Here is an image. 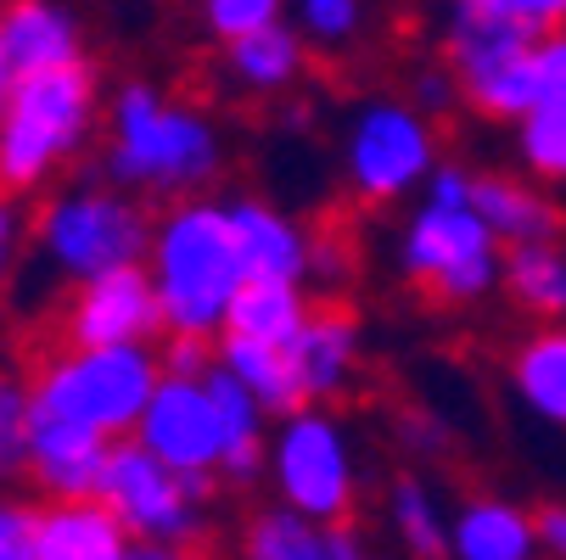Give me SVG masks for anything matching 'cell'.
<instances>
[{
    "label": "cell",
    "instance_id": "obj_1",
    "mask_svg": "<svg viewBox=\"0 0 566 560\" xmlns=\"http://www.w3.org/2000/svg\"><path fill=\"white\" fill-rule=\"evenodd\" d=\"M102 169L124 191L191 197V191H208L219 180L224 135L202 107L169 102L146 78H129L113 96V140H107Z\"/></svg>",
    "mask_w": 566,
    "mask_h": 560
},
{
    "label": "cell",
    "instance_id": "obj_2",
    "mask_svg": "<svg viewBox=\"0 0 566 560\" xmlns=\"http://www.w3.org/2000/svg\"><path fill=\"white\" fill-rule=\"evenodd\" d=\"M146 270H151L157 303H164V331L213 342L224 331V308H230L235 286L248 281L224 202H208L191 191L164 219H151Z\"/></svg>",
    "mask_w": 566,
    "mask_h": 560
},
{
    "label": "cell",
    "instance_id": "obj_3",
    "mask_svg": "<svg viewBox=\"0 0 566 560\" xmlns=\"http://www.w3.org/2000/svg\"><path fill=\"white\" fill-rule=\"evenodd\" d=\"M96 113L102 78L85 56L23 73L0 107V191H40L62 163H73L91 146Z\"/></svg>",
    "mask_w": 566,
    "mask_h": 560
},
{
    "label": "cell",
    "instance_id": "obj_4",
    "mask_svg": "<svg viewBox=\"0 0 566 560\" xmlns=\"http://www.w3.org/2000/svg\"><path fill=\"white\" fill-rule=\"evenodd\" d=\"M157 376L164 359L151 353V342H67L29 376V398L34 415L91 426L102 437H129Z\"/></svg>",
    "mask_w": 566,
    "mask_h": 560
},
{
    "label": "cell",
    "instance_id": "obj_5",
    "mask_svg": "<svg viewBox=\"0 0 566 560\" xmlns=\"http://www.w3.org/2000/svg\"><path fill=\"white\" fill-rule=\"evenodd\" d=\"M213 471H175L135 437H118L102 471V499L129 527V554L169 560L197 549L213 521Z\"/></svg>",
    "mask_w": 566,
    "mask_h": 560
},
{
    "label": "cell",
    "instance_id": "obj_6",
    "mask_svg": "<svg viewBox=\"0 0 566 560\" xmlns=\"http://www.w3.org/2000/svg\"><path fill=\"white\" fill-rule=\"evenodd\" d=\"M40 264L62 281H85L118 264H140L151 247V219L124 186H62L34 219Z\"/></svg>",
    "mask_w": 566,
    "mask_h": 560
},
{
    "label": "cell",
    "instance_id": "obj_7",
    "mask_svg": "<svg viewBox=\"0 0 566 560\" xmlns=\"http://www.w3.org/2000/svg\"><path fill=\"white\" fill-rule=\"evenodd\" d=\"M392 264L410 286L432 292L449 308L482 303L505 275V253L489 219L476 208H438V202H421L416 219L398 230Z\"/></svg>",
    "mask_w": 566,
    "mask_h": 560
},
{
    "label": "cell",
    "instance_id": "obj_8",
    "mask_svg": "<svg viewBox=\"0 0 566 560\" xmlns=\"http://www.w3.org/2000/svg\"><path fill=\"white\" fill-rule=\"evenodd\" d=\"M270 488L314 521H348L359 505V459L348 426L326 404H297L270 432Z\"/></svg>",
    "mask_w": 566,
    "mask_h": 560
},
{
    "label": "cell",
    "instance_id": "obj_9",
    "mask_svg": "<svg viewBox=\"0 0 566 560\" xmlns=\"http://www.w3.org/2000/svg\"><path fill=\"white\" fill-rule=\"evenodd\" d=\"M438 163L432 118L403 96H370L343 124V180L359 202L392 208L416 197Z\"/></svg>",
    "mask_w": 566,
    "mask_h": 560
},
{
    "label": "cell",
    "instance_id": "obj_10",
    "mask_svg": "<svg viewBox=\"0 0 566 560\" xmlns=\"http://www.w3.org/2000/svg\"><path fill=\"white\" fill-rule=\"evenodd\" d=\"M129 437L175 471H213L219 476L224 432H219V410H213V392L202 376H175V370L157 376Z\"/></svg>",
    "mask_w": 566,
    "mask_h": 560
},
{
    "label": "cell",
    "instance_id": "obj_11",
    "mask_svg": "<svg viewBox=\"0 0 566 560\" xmlns=\"http://www.w3.org/2000/svg\"><path fill=\"white\" fill-rule=\"evenodd\" d=\"M157 331H164V303H157L146 258L73 281V297H67V314H62L67 342H85V348H96V342H151Z\"/></svg>",
    "mask_w": 566,
    "mask_h": 560
},
{
    "label": "cell",
    "instance_id": "obj_12",
    "mask_svg": "<svg viewBox=\"0 0 566 560\" xmlns=\"http://www.w3.org/2000/svg\"><path fill=\"white\" fill-rule=\"evenodd\" d=\"M286 353H292V376L303 387V404H332L359 376V353H365L359 319L343 308H314L303 319V331L286 342Z\"/></svg>",
    "mask_w": 566,
    "mask_h": 560
},
{
    "label": "cell",
    "instance_id": "obj_13",
    "mask_svg": "<svg viewBox=\"0 0 566 560\" xmlns=\"http://www.w3.org/2000/svg\"><path fill=\"white\" fill-rule=\"evenodd\" d=\"M34 560H129V527L102 494L45 499L34 510Z\"/></svg>",
    "mask_w": 566,
    "mask_h": 560
},
{
    "label": "cell",
    "instance_id": "obj_14",
    "mask_svg": "<svg viewBox=\"0 0 566 560\" xmlns=\"http://www.w3.org/2000/svg\"><path fill=\"white\" fill-rule=\"evenodd\" d=\"M118 437H102L91 426L34 415V443H29V476L45 499H73V494H102V471Z\"/></svg>",
    "mask_w": 566,
    "mask_h": 560
},
{
    "label": "cell",
    "instance_id": "obj_15",
    "mask_svg": "<svg viewBox=\"0 0 566 560\" xmlns=\"http://www.w3.org/2000/svg\"><path fill=\"white\" fill-rule=\"evenodd\" d=\"M241 554L248 560H365L370 543L348 521H314L292 505H270L241 527Z\"/></svg>",
    "mask_w": 566,
    "mask_h": 560
},
{
    "label": "cell",
    "instance_id": "obj_16",
    "mask_svg": "<svg viewBox=\"0 0 566 560\" xmlns=\"http://www.w3.org/2000/svg\"><path fill=\"white\" fill-rule=\"evenodd\" d=\"M230 235H235V253L248 275H286V281H308V230L281 213L264 197H230Z\"/></svg>",
    "mask_w": 566,
    "mask_h": 560
},
{
    "label": "cell",
    "instance_id": "obj_17",
    "mask_svg": "<svg viewBox=\"0 0 566 560\" xmlns=\"http://www.w3.org/2000/svg\"><path fill=\"white\" fill-rule=\"evenodd\" d=\"M449 554L460 560H533L538 527L533 510L505 494H471L460 510H449Z\"/></svg>",
    "mask_w": 566,
    "mask_h": 560
},
{
    "label": "cell",
    "instance_id": "obj_18",
    "mask_svg": "<svg viewBox=\"0 0 566 560\" xmlns=\"http://www.w3.org/2000/svg\"><path fill=\"white\" fill-rule=\"evenodd\" d=\"M533 45H538V34L527 23H516L500 0H494V7H460V12H449V29H443V62L460 73V85L505 67L511 56H527Z\"/></svg>",
    "mask_w": 566,
    "mask_h": 560
},
{
    "label": "cell",
    "instance_id": "obj_19",
    "mask_svg": "<svg viewBox=\"0 0 566 560\" xmlns=\"http://www.w3.org/2000/svg\"><path fill=\"white\" fill-rule=\"evenodd\" d=\"M224 73L235 78V91H248V96H286L308 73V40L286 18H275L264 29L224 40Z\"/></svg>",
    "mask_w": 566,
    "mask_h": 560
},
{
    "label": "cell",
    "instance_id": "obj_20",
    "mask_svg": "<svg viewBox=\"0 0 566 560\" xmlns=\"http://www.w3.org/2000/svg\"><path fill=\"white\" fill-rule=\"evenodd\" d=\"M511 392L516 404L549 426V432H566V319H544L538 331H527L516 348H511Z\"/></svg>",
    "mask_w": 566,
    "mask_h": 560
},
{
    "label": "cell",
    "instance_id": "obj_21",
    "mask_svg": "<svg viewBox=\"0 0 566 560\" xmlns=\"http://www.w3.org/2000/svg\"><path fill=\"white\" fill-rule=\"evenodd\" d=\"M308 314H314V303H308V281H286V275H248V281L235 286L230 308H224V331L286 348V342L303 331V319H308Z\"/></svg>",
    "mask_w": 566,
    "mask_h": 560
},
{
    "label": "cell",
    "instance_id": "obj_22",
    "mask_svg": "<svg viewBox=\"0 0 566 560\" xmlns=\"http://www.w3.org/2000/svg\"><path fill=\"white\" fill-rule=\"evenodd\" d=\"M471 208L489 219V230L500 235V247L555 242V235H560V208L544 197V180H522V175H476V197H471Z\"/></svg>",
    "mask_w": 566,
    "mask_h": 560
},
{
    "label": "cell",
    "instance_id": "obj_23",
    "mask_svg": "<svg viewBox=\"0 0 566 560\" xmlns=\"http://www.w3.org/2000/svg\"><path fill=\"white\" fill-rule=\"evenodd\" d=\"M0 40H7V51L23 73L85 56L78 18L67 7H56V0H7L0 7Z\"/></svg>",
    "mask_w": 566,
    "mask_h": 560
},
{
    "label": "cell",
    "instance_id": "obj_24",
    "mask_svg": "<svg viewBox=\"0 0 566 560\" xmlns=\"http://www.w3.org/2000/svg\"><path fill=\"white\" fill-rule=\"evenodd\" d=\"M213 359L235 376V381H248L253 398L270 410V415H286L303 404V387L292 376V353L275 348V342H253V337H235V331H219V348Z\"/></svg>",
    "mask_w": 566,
    "mask_h": 560
},
{
    "label": "cell",
    "instance_id": "obj_25",
    "mask_svg": "<svg viewBox=\"0 0 566 560\" xmlns=\"http://www.w3.org/2000/svg\"><path fill=\"white\" fill-rule=\"evenodd\" d=\"M387 532L398 538L403 554H421V560L449 554V510L438 488L421 483V476H398L387 494Z\"/></svg>",
    "mask_w": 566,
    "mask_h": 560
},
{
    "label": "cell",
    "instance_id": "obj_26",
    "mask_svg": "<svg viewBox=\"0 0 566 560\" xmlns=\"http://www.w3.org/2000/svg\"><path fill=\"white\" fill-rule=\"evenodd\" d=\"M500 286L538 319H566V253L555 242H522L505 258Z\"/></svg>",
    "mask_w": 566,
    "mask_h": 560
},
{
    "label": "cell",
    "instance_id": "obj_27",
    "mask_svg": "<svg viewBox=\"0 0 566 560\" xmlns=\"http://www.w3.org/2000/svg\"><path fill=\"white\" fill-rule=\"evenodd\" d=\"M465 102H471L482 118H494V124H522V118L538 107V67H533V51H527V56H511L505 67L482 73V78H471Z\"/></svg>",
    "mask_w": 566,
    "mask_h": 560
},
{
    "label": "cell",
    "instance_id": "obj_28",
    "mask_svg": "<svg viewBox=\"0 0 566 560\" xmlns=\"http://www.w3.org/2000/svg\"><path fill=\"white\" fill-rule=\"evenodd\" d=\"M516 129L522 169L544 186H566V107H533Z\"/></svg>",
    "mask_w": 566,
    "mask_h": 560
},
{
    "label": "cell",
    "instance_id": "obj_29",
    "mask_svg": "<svg viewBox=\"0 0 566 560\" xmlns=\"http://www.w3.org/2000/svg\"><path fill=\"white\" fill-rule=\"evenodd\" d=\"M286 23L308 40V51H348L365 34V0H292Z\"/></svg>",
    "mask_w": 566,
    "mask_h": 560
},
{
    "label": "cell",
    "instance_id": "obj_30",
    "mask_svg": "<svg viewBox=\"0 0 566 560\" xmlns=\"http://www.w3.org/2000/svg\"><path fill=\"white\" fill-rule=\"evenodd\" d=\"M208 392H213V410H219V432H224V448L230 443H259V437H270V410L253 398V387L248 381H235L219 359L208 364Z\"/></svg>",
    "mask_w": 566,
    "mask_h": 560
},
{
    "label": "cell",
    "instance_id": "obj_31",
    "mask_svg": "<svg viewBox=\"0 0 566 560\" xmlns=\"http://www.w3.org/2000/svg\"><path fill=\"white\" fill-rule=\"evenodd\" d=\"M29 443H34L29 381H0V488L29 476Z\"/></svg>",
    "mask_w": 566,
    "mask_h": 560
},
{
    "label": "cell",
    "instance_id": "obj_32",
    "mask_svg": "<svg viewBox=\"0 0 566 560\" xmlns=\"http://www.w3.org/2000/svg\"><path fill=\"white\" fill-rule=\"evenodd\" d=\"M286 7H292V0H197V18L224 45V40L248 34V29H264V23L286 18Z\"/></svg>",
    "mask_w": 566,
    "mask_h": 560
},
{
    "label": "cell",
    "instance_id": "obj_33",
    "mask_svg": "<svg viewBox=\"0 0 566 560\" xmlns=\"http://www.w3.org/2000/svg\"><path fill=\"white\" fill-rule=\"evenodd\" d=\"M410 102H416L427 118H449V113L465 102V85H460V73H454L449 62H432V67H416Z\"/></svg>",
    "mask_w": 566,
    "mask_h": 560
},
{
    "label": "cell",
    "instance_id": "obj_34",
    "mask_svg": "<svg viewBox=\"0 0 566 560\" xmlns=\"http://www.w3.org/2000/svg\"><path fill=\"white\" fill-rule=\"evenodd\" d=\"M533 67H538V107H566V29L533 45Z\"/></svg>",
    "mask_w": 566,
    "mask_h": 560
},
{
    "label": "cell",
    "instance_id": "obj_35",
    "mask_svg": "<svg viewBox=\"0 0 566 560\" xmlns=\"http://www.w3.org/2000/svg\"><path fill=\"white\" fill-rule=\"evenodd\" d=\"M471 197H476V175L465 169V163H432V175H427V186H421V202H438V208H471Z\"/></svg>",
    "mask_w": 566,
    "mask_h": 560
},
{
    "label": "cell",
    "instance_id": "obj_36",
    "mask_svg": "<svg viewBox=\"0 0 566 560\" xmlns=\"http://www.w3.org/2000/svg\"><path fill=\"white\" fill-rule=\"evenodd\" d=\"M0 560H34V505L0 499Z\"/></svg>",
    "mask_w": 566,
    "mask_h": 560
},
{
    "label": "cell",
    "instance_id": "obj_37",
    "mask_svg": "<svg viewBox=\"0 0 566 560\" xmlns=\"http://www.w3.org/2000/svg\"><path fill=\"white\" fill-rule=\"evenodd\" d=\"M23 235H29V219L18 208L12 191H0V281L18 270V253H23Z\"/></svg>",
    "mask_w": 566,
    "mask_h": 560
},
{
    "label": "cell",
    "instance_id": "obj_38",
    "mask_svg": "<svg viewBox=\"0 0 566 560\" xmlns=\"http://www.w3.org/2000/svg\"><path fill=\"white\" fill-rule=\"evenodd\" d=\"M343 275H348V247L337 242L332 230L308 235V281H326V286H337Z\"/></svg>",
    "mask_w": 566,
    "mask_h": 560
},
{
    "label": "cell",
    "instance_id": "obj_39",
    "mask_svg": "<svg viewBox=\"0 0 566 560\" xmlns=\"http://www.w3.org/2000/svg\"><path fill=\"white\" fill-rule=\"evenodd\" d=\"M500 7H505L516 23H527L538 40L555 34V29H566V0H500Z\"/></svg>",
    "mask_w": 566,
    "mask_h": 560
},
{
    "label": "cell",
    "instance_id": "obj_40",
    "mask_svg": "<svg viewBox=\"0 0 566 560\" xmlns=\"http://www.w3.org/2000/svg\"><path fill=\"white\" fill-rule=\"evenodd\" d=\"M533 527H538V554L566 560V499H544V505H533Z\"/></svg>",
    "mask_w": 566,
    "mask_h": 560
},
{
    "label": "cell",
    "instance_id": "obj_41",
    "mask_svg": "<svg viewBox=\"0 0 566 560\" xmlns=\"http://www.w3.org/2000/svg\"><path fill=\"white\" fill-rule=\"evenodd\" d=\"M208 364H213L208 337H175V348L164 353V370H175V376H208Z\"/></svg>",
    "mask_w": 566,
    "mask_h": 560
},
{
    "label": "cell",
    "instance_id": "obj_42",
    "mask_svg": "<svg viewBox=\"0 0 566 560\" xmlns=\"http://www.w3.org/2000/svg\"><path fill=\"white\" fill-rule=\"evenodd\" d=\"M403 443L416 454H438V448H449V426L438 415H403Z\"/></svg>",
    "mask_w": 566,
    "mask_h": 560
},
{
    "label": "cell",
    "instance_id": "obj_43",
    "mask_svg": "<svg viewBox=\"0 0 566 560\" xmlns=\"http://www.w3.org/2000/svg\"><path fill=\"white\" fill-rule=\"evenodd\" d=\"M23 78V67L12 62V51H7V40H0V107H7V96H12V85Z\"/></svg>",
    "mask_w": 566,
    "mask_h": 560
},
{
    "label": "cell",
    "instance_id": "obj_44",
    "mask_svg": "<svg viewBox=\"0 0 566 560\" xmlns=\"http://www.w3.org/2000/svg\"><path fill=\"white\" fill-rule=\"evenodd\" d=\"M438 7H449V12H460V7H494V0H438Z\"/></svg>",
    "mask_w": 566,
    "mask_h": 560
},
{
    "label": "cell",
    "instance_id": "obj_45",
    "mask_svg": "<svg viewBox=\"0 0 566 560\" xmlns=\"http://www.w3.org/2000/svg\"><path fill=\"white\" fill-rule=\"evenodd\" d=\"M0 381H7V376H0Z\"/></svg>",
    "mask_w": 566,
    "mask_h": 560
}]
</instances>
